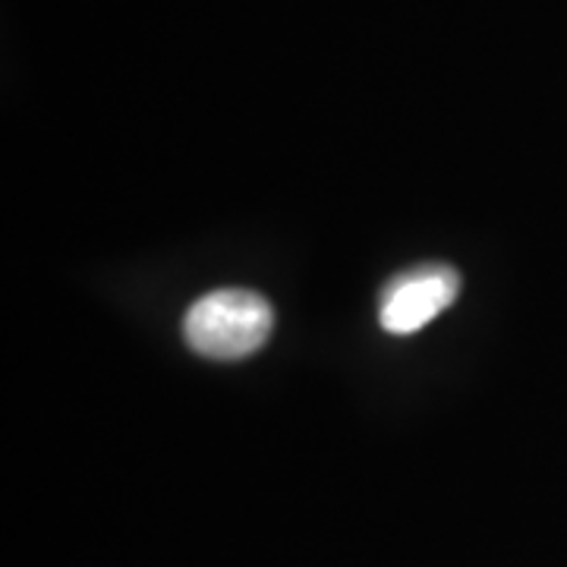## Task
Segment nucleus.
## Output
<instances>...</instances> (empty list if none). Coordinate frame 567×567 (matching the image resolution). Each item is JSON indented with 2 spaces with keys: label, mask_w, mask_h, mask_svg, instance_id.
I'll list each match as a JSON object with an SVG mask.
<instances>
[{
  "label": "nucleus",
  "mask_w": 567,
  "mask_h": 567,
  "mask_svg": "<svg viewBox=\"0 0 567 567\" xmlns=\"http://www.w3.org/2000/svg\"><path fill=\"white\" fill-rule=\"evenodd\" d=\"M275 312L256 290L224 287L199 297L183 316V338L205 360H246L271 338Z\"/></svg>",
  "instance_id": "nucleus-1"
},
{
  "label": "nucleus",
  "mask_w": 567,
  "mask_h": 567,
  "mask_svg": "<svg viewBox=\"0 0 567 567\" xmlns=\"http://www.w3.org/2000/svg\"><path fill=\"white\" fill-rule=\"evenodd\" d=\"M461 293V275L442 262L413 265L388 278L379 293V322L388 334H413L442 316Z\"/></svg>",
  "instance_id": "nucleus-2"
}]
</instances>
